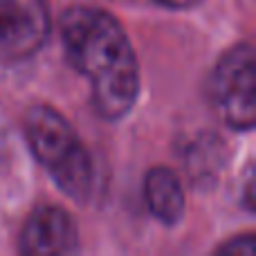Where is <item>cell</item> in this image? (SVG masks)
<instances>
[{"label": "cell", "instance_id": "6da1fadb", "mask_svg": "<svg viewBox=\"0 0 256 256\" xmlns=\"http://www.w3.org/2000/svg\"><path fill=\"white\" fill-rule=\"evenodd\" d=\"M58 32L72 68L88 81L97 115L126 117L140 97V63L124 25L106 9L74 4L61 14Z\"/></svg>", "mask_w": 256, "mask_h": 256}, {"label": "cell", "instance_id": "7a4b0ae2", "mask_svg": "<svg viewBox=\"0 0 256 256\" xmlns=\"http://www.w3.org/2000/svg\"><path fill=\"white\" fill-rule=\"evenodd\" d=\"M22 132L54 184L74 202H88L94 191V160L70 122L52 106L36 104L22 117Z\"/></svg>", "mask_w": 256, "mask_h": 256}, {"label": "cell", "instance_id": "3957f363", "mask_svg": "<svg viewBox=\"0 0 256 256\" xmlns=\"http://www.w3.org/2000/svg\"><path fill=\"white\" fill-rule=\"evenodd\" d=\"M254 45L236 43L216 63L212 74V102L218 115L230 128L240 132L252 130L256 124V72Z\"/></svg>", "mask_w": 256, "mask_h": 256}, {"label": "cell", "instance_id": "277c9868", "mask_svg": "<svg viewBox=\"0 0 256 256\" xmlns=\"http://www.w3.org/2000/svg\"><path fill=\"white\" fill-rule=\"evenodd\" d=\"M50 34L52 18L45 0H0V68L32 58Z\"/></svg>", "mask_w": 256, "mask_h": 256}, {"label": "cell", "instance_id": "5b68a950", "mask_svg": "<svg viewBox=\"0 0 256 256\" xmlns=\"http://www.w3.org/2000/svg\"><path fill=\"white\" fill-rule=\"evenodd\" d=\"M18 250L27 256H58L79 250L74 218L61 207H40L20 230Z\"/></svg>", "mask_w": 256, "mask_h": 256}, {"label": "cell", "instance_id": "8992f818", "mask_svg": "<svg viewBox=\"0 0 256 256\" xmlns=\"http://www.w3.org/2000/svg\"><path fill=\"white\" fill-rule=\"evenodd\" d=\"M144 198L148 212L164 225H178L184 216V186L168 166H153L144 178Z\"/></svg>", "mask_w": 256, "mask_h": 256}, {"label": "cell", "instance_id": "52a82bcc", "mask_svg": "<svg viewBox=\"0 0 256 256\" xmlns=\"http://www.w3.org/2000/svg\"><path fill=\"white\" fill-rule=\"evenodd\" d=\"M227 160L225 142L216 135H200L194 144L186 148V173L198 186L212 184L220 176Z\"/></svg>", "mask_w": 256, "mask_h": 256}, {"label": "cell", "instance_id": "ba28073f", "mask_svg": "<svg viewBox=\"0 0 256 256\" xmlns=\"http://www.w3.org/2000/svg\"><path fill=\"white\" fill-rule=\"evenodd\" d=\"M218 256H256V238L254 234H243L222 243L216 250Z\"/></svg>", "mask_w": 256, "mask_h": 256}, {"label": "cell", "instance_id": "9c48e42d", "mask_svg": "<svg viewBox=\"0 0 256 256\" xmlns=\"http://www.w3.org/2000/svg\"><path fill=\"white\" fill-rule=\"evenodd\" d=\"M158 4L162 7H168V9H191L196 4H200L202 0H155Z\"/></svg>", "mask_w": 256, "mask_h": 256}]
</instances>
